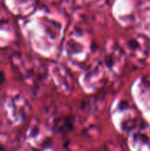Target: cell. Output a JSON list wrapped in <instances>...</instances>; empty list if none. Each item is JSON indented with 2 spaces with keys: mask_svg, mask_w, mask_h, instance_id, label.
<instances>
[{
  "mask_svg": "<svg viewBox=\"0 0 150 151\" xmlns=\"http://www.w3.org/2000/svg\"><path fill=\"white\" fill-rule=\"evenodd\" d=\"M4 81V76L2 72H0V84H2Z\"/></svg>",
  "mask_w": 150,
  "mask_h": 151,
  "instance_id": "obj_1",
  "label": "cell"
}]
</instances>
